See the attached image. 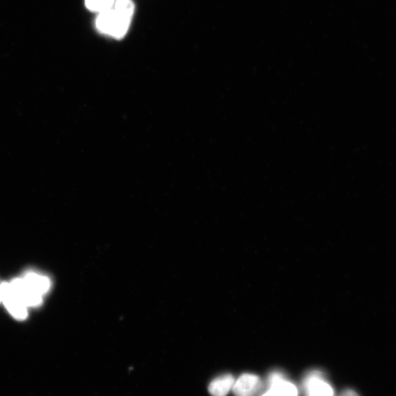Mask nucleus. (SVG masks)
<instances>
[{"label":"nucleus","mask_w":396,"mask_h":396,"mask_svg":"<svg viewBox=\"0 0 396 396\" xmlns=\"http://www.w3.org/2000/svg\"><path fill=\"white\" fill-rule=\"evenodd\" d=\"M132 18L115 8L99 13L96 19L98 30L104 34L122 39L127 34Z\"/></svg>","instance_id":"nucleus-1"},{"label":"nucleus","mask_w":396,"mask_h":396,"mask_svg":"<svg viewBox=\"0 0 396 396\" xmlns=\"http://www.w3.org/2000/svg\"><path fill=\"white\" fill-rule=\"evenodd\" d=\"M1 303L15 320L25 321L28 318V308L19 298L11 283L1 284Z\"/></svg>","instance_id":"nucleus-2"},{"label":"nucleus","mask_w":396,"mask_h":396,"mask_svg":"<svg viewBox=\"0 0 396 396\" xmlns=\"http://www.w3.org/2000/svg\"><path fill=\"white\" fill-rule=\"evenodd\" d=\"M268 385L267 390L261 396H298V390L292 383L286 379L282 372L271 373Z\"/></svg>","instance_id":"nucleus-3"},{"label":"nucleus","mask_w":396,"mask_h":396,"mask_svg":"<svg viewBox=\"0 0 396 396\" xmlns=\"http://www.w3.org/2000/svg\"><path fill=\"white\" fill-rule=\"evenodd\" d=\"M306 396H334L332 386L327 383L321 371H311L304 381Z\"/></svg>","instance_id":"nucleus-4"},{"label":"nucleus","mask_w":396,"mask_h":396,"mask_svg":"<svg viewBox=\"0 0 396 396\" xmlns=\"http://www.w3.org/2000/svg\"><path fill=\"white\" fill-rule=\"evenodd\" d=\"M262 389V382L259 375L244 373L235 381L232 388L235 396H257Z\"/></svg>","instance_id":"nucleus-5"},{"label":"nucleus","mask_w":396,"mask_h":396,"mask_svg":"<svg viewBox=\"0 0 396 396\" xmlns=\"http://www.w3.org/2000/svg\"><path fill=\"white\" fill-rule=\"evenodd\" d=\"M11 284L28 308L42 305L44 296L36 292L24 279H13Z\"/></svg>","instance_id":"nucleus-6"},{"label":"nucleus","mask_w":396,"mask_h":396,"mask_svg":"<svg viewBox=\"0 0 396 396\" xmlns=\"http://www.w3.org/2000/svg\"><path fill=\"white\" fill-rule=\"evenodd\" d=\"M235 379L231 374H225L212 380L209 385L211 396H226L232 390Z\"/></svg>","instance_id":"nucleus-7"},{"label":"nucleus","mask_w":396,"mask_h":396,"mask_svg":"<svg viewBox=\"0 0 396 396\" xmlns=\"http://www.w3.org/2000/svg\"><path fill=\"white\" fill-rule=\"evenodd\" d=\"M24 280L40 295H46L51 289L49 277L36 272H28L23 277Z\"/></svg>","instance_id":"nucleus-8"},{"label":"nucleus","mask_w":396,"mask_h":396,"mask_svg":"<svg viewBox=\"0 0 396 396\" xmlns=\"http://www.w3.org/2000/svg\"><path fill=\"white\" fill-rule=\"evenodd\" d=\"M114 4L115 0H86L88 9L99 13L112 8Z\"/></svg>","instance_id":"nucleus-9"},{"label":"nucleus","mask_w":396,"mask_h":396,"mask_svg":"<svg viewBox=\"0 0 396 396\" xmlns=\"http://www.w3.org/2000/svg\"><path fill=\"white\" fill-rule=\"evenodd\" d=\"M114 6L115 10L132 18L134 11V4L132 0H117Z\"/></svg>","instance_id":"nucleus-10"},{"label":"nucleus","mask_w":396,"mask_h":396,"mask_svg":"<svg viewBox=\"0 0 396 396\" xmlns=\"http://www.w3.org/2000/svg\"><path fill=\"white\" fill-rule=\"evenodd\" d=\"M339 396H359V395L352 390H346Z\"/></svg>","instance_id":"nucleus-11"},{"label":"nucleus","mask_w":396,"mask_h":396,"mask_svg":"<svg viewBox=\"0 0 396 396\" xmlns=\"http://www.w3.org/2000/svg\"><path fill=\"white\" fill-rule=\"evenodd\" d=\"M0 303H1V284H0Z\"/></svg>","instance_id":"nucleus-12"}]
</instances>
